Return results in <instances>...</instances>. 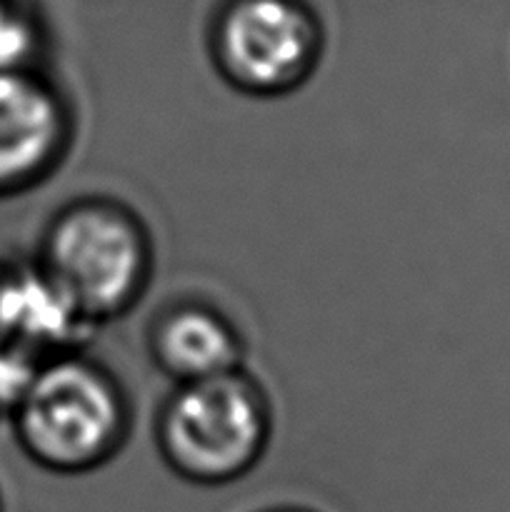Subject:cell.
<instances>
[{
  "instance_id": "cell-1",
  "label": "cell",
  "mask_w": 510,
  "mask_h": 512,
  "mask_svg": "<svg viewBox=\"0 0 510 512\" xmlns=\"http://www.w3.org/2000/svg\"><path fill=\"white\" fill-rule=\"evenodd\" d=\"M88 325L138 308L155 275V243L135 208L110 195H80L45 223L30 260Z\"/></svg>"
},
{
  "instance_id": "cell-2",
  "label": "cell",
  "mask_w": 510,
  "mask_h": 512,
  "mask_svg": "<svg viewBox=\"0 0 510 512\" xmlns=\"http://www.w3.org/2000/svg\"><path fill=\"white\" fill-rule=\"evenodd\" d=\"M8 420L30 463L75 478L123 453L133 435V403L118 375L80 348L43 360Z\"/></svg>"
},
{
  "instance_id": "cell-3",
  "label": "cell",
  "mask_w": 510,
  "mask_h": 512,
  "mask_svg": "<svg viewBox=\"0 0 510 512\" xmlns=\"http://www.w3.org/2000/svg\"><path fill=\"white\" fill-rule=\"evenodd\" d=\"M275 413L248 368L173 385L155 415V448L183 483L223 488L253 473L273 440Z\"/></svg>"
},
{
  "instance_id": "cell-4",
  "label": "cell",
  "mask_w": 510,
  "mask_h": 512,
  "mask_svg": "<svg viewBox=\"0 0 510 512\" xmlns=\"http://www.w3.org/2000/svg\"><path fill=\"white\" fill-rule=\"evenodd\" d=\"M323 48V25L303 0H228L208 38L218 78L258 100L303 88L318 70Z\"/></svg>"
},
{
  "instance_id": "cell-5",
  "label": "cell",
  "mask_w": 510,
  "mask_h": 512,
  "mask_svg": "<svg viewBox=\"0 0 510 512\" xmlns=\"http://www.w3.org/2000/svg\"><path fill=\"white\" fill-rule=\"evenodd\" d=\"M73 138L68 95L38 65L0 73V200L48 183L70 155Z\"/></svg>"
},
{
  "instance_id": "cell-6",
  "label": "cell",
  "mask_w": 510,
  "mask_h": 512,
  "mask_svg": "<svg viewBox=\"0 0 510 512\" xmlns=\"http://www.w3.org/2000/svg\"><path fill=\"white\" fill-rule=\"evenodd\" d=\"M150 363L173 385L198 383L245 368L243 333L225 310L208 300L183 298L165 305L145 333Z\"/></svg>"
},
{
  "instance_id": "cell-7",
  "label": "cell",
  "mask_w": 510,
  "mask_h": 512,
  "mask_svg": "<svg viewBox=\"0 0 510 512\" xmlns=\"http://www.w3.org/2000/svg\"><path fill=\"white\" fill-rule=\"evenodd\" d=\"M40 30L18 0H0V73L35 68Z\"/></svg>"
},
{
  "instance_id": "cell-8",
  "label": "cell",
  "mask_w": 510,
  "mask_h": 512,
  "mask_svg": "<svg viewBox=\"0 0 510 512\" xmlns=\"http://www.w3.org/2000/svg\"><path fill=\"white\" fill-rule=\"evenodd\" d=\"M20 278H23V265L0 260V348L20 345L18 343Z\"/></svg>"
},
{
  "instance_id": "cell-9",
  "label": "cell",
  "mask_w": 510,
  "mask_h": 512,
  "mask_svg": "<svg viewBox=\"0 0 510 512\" xmlns=\"http://www.w3.org/2000/svg\"><path fill=\"white\" fill-rule=\"evenodd\" d=\"M255 512H320L310 505H295V503H283V505H268L263 510H255Z\"/></svg>"
},
{
  "instance_id": "cell-10",
  "label": "cell",
  "mask_w": 510,
  "mask_h": 512,
  "mask_svg": "<svg viewBox=\"0 0 510 512\" xmlns=\"http://www.w3.org/2000/svg\"><path fill=\"white\" fill-rule=\"evenodd\" d=\"M0 512H3V495H0Z\"/></svg>"
}]
</instances>
